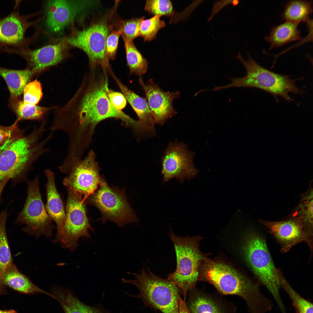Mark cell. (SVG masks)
Masks as SVG:
<instances>
[{
  "instance_id": "1",
  "label": "cell",
  "mask_w": 313,
  "mask_h": 313,
  "mask_svg": "<svg viewBox=\"0 0 313 313\" xmlns=\"http://www.w3.org/2000/svg\"><path fill=\"white\" fill-rule=\"evenodd\" d=\"M108 74L105 68H90L76 120L62 131L68 137L69 147L74 148L82 144L88 129H92L99 122L108 118L119 119L127 125L136 129L138 128V121L116 109L111 103L108 96Z\"/></svg>"
},
{
  "instance_id": "2",
  "label": "cell",
  "mask_w": 313,
  "mask_h": 313,
  "mask_svg": "<svg viewBox=\"0 0 313 313\" xmlns=\"http://www.w3.org/2000/svg\"><path fill=\"white\" fill-rule=\"evenodd\" d=\"M43 123L29 135L7 139L0 146V182L12 179L16 185L25 179L31 165L50 150L47 145L52 137L50 132L41 139L46 131Z\"/></svg>"
},
{
  "instance_id": "3",
  "label": "cell",
  "mask_w": 313,
  "mask_h": 313,
  "mask_svg": "<svg viewBox=\"0 0 313 313\" xmlns=\"http://www.w3.org/2000/svg\"><path fill=\"white\" fill-rule=\"evenodd\" d=\"M199 281L212 284L217 292L224 296H238L245 302L248 311L254 312L264 303L266 297L261 291V285L241 274L223 262L206 259L199 270Z\"/></svg>"
},
{
  "instance_id": "4",
  "label": "cell",
  "mask_w": 313,
  "mask_h": 313,
  "mask_svg": "<svg viewBox=\"0 0 313 313\" xmlns=\"http://www.w3.org/2000/svg\"><path fill=\"white\" fill-rule=\"evenodd\" d=\"M245 61L239 52L236 59L243 64L245 68L246 74L243 77L230 78L231 83L227 85L215 86L214 91L234 87H249L262 90L273 95L277 100V96L281 97L286 101L290 102L293 99L290 93L302 94L303 91L295 84L298 80L287 75L277 74L261 66L257 63L249 54Z\"/></svg>"
},
{
  "instance_id": "5",
  "label": "cell",
  "mask_w": 313,
  "mask_h": 313,
  "mask_svg": "<svg viewBox=\"0 0 313 313\" xmlns=\"http://www.w3.org/2000/svg\"><path fill=\"white\" fill-rule=\"evenodd\" d=\"M134 279H122L123 283H130L139 291L137 295L130 296L141 299L146 306L162 313H179V305L181 292L178 287L168 278L163 279L153 273L149 268L146 272L144 266L140 273L128 272Z\"/></svg>"
},
{
  "instance_id": "6",
  "label": "cell",
  "mask_w": 313,
  "mask_h": 313,
  "mask_svg": "<svg viewBox=\"0 0 313 313\" xmlns=\"http://www.w3.org/2000/svg\"><path fill=\"white\" fill-rule=\"evenodd\" d=\"M114 5L109 11L97 19L88 27L75 31L65 40L68 44L83 50L88 59L90 68L112 69L107 55L106 42L109 34L117 26L112 21L117 9Z\"/></svg>"
},
{
  "instance_id": "7",
  "label": "cell",
  "mask_w": 313,
  "mask_h": 313,
  "mask_svg": "<svg viewBox=\"0 0 313 313\" xmlns=\"http://www.w3.org/2000/svg\"><path fill=\"white\" fill-rule=\"evenodd\" d=\"M243 252L246 262L258 281L269 291L281 313L285 312L279 292L281 271L275 266L265 239L257 233H250L244 245Z\"/></svg>"
},
{
  "instance_id": "8",
  "label": "cell",
  "mask_w": 313,
  "mask_h": 313,
  "mask_svg": "<svg viewBox=\"0 0 313 313\" xmlns=\"http://www.w3.org/2000/svg\"><path fill=\"white\" fill-rule=\"evenodd\" d=\"M170 237L174 248L176 258L175 270L168 278L179 289L185 300L188 292L196 286L202 263L207 259L200 251V236L183 237L175 235L170 228Z\"/></svg>"
},
{
  "instance_id": "9",
  "label": "cell",
  "mask_w": 313,
  "mask_h": 313,
  "mask_svg": "<svg viewBox=\"0 0 313 313\" xmlns=\"http://www.w3.org/2000/svg\"><path fill=\"white\" fill-rule=\"evenodd\" d=\"M99 187L85 201L99 210L103 222L110 221L121 227L126 224L138 222L135 213L126 199L125 190L110 187L103 180Z\"/></svg>"
},
{
  "instance_id": "10",
  "label": "cell",
  "mask_w": 313,
  "mask_h": 313,
  "mask_svg": "<svg viewBox=\"0 0 313 313\" xmlns=\"http://www.w3.org/2000/svg\"><path fill=\"white\" fill-rule=\"evenodd\" d=\"M39 179L38 174L32 180L27 181V197L15 220L16 223L25 225L23 230L37 239L42 235L50 237L54 228L42 200Z\"/></svg>"
},
{
  "instance_id": "11",
  "label": "cell",
  "mask_w": 313,
  "mask_h": 313,
  "mask_svg": "<svg viewBox=\"0 0 313 313\" xmlns=\"http://www.w3.org/2000/svg\"><path fill=\"white\" fill-rule=\"evenodd\" d=\"M66 217L63 232L57 241L61 247L71 252L79 245V239L82 237L90 238L88 230L94 231L87 215L86 202L82 196L73 190L66 189Z\"/></svg>"
},
{
  "instance_id": "12",
  "label": "cell",
  "mask_w": 313,
  "mask_h": 313,
  "mask_svg": "<svg viewBox=\"0 0 313 313\" xmlns=\"http://www.w3.org/2000/svg\"><path fill=\"white\" fill-rule=\"evenodd\" d=\"M194 155L183 142H170L162 159L163 183L175 178L183 183L194 177L199 171L193 163Z\"/></svg>"
},
{
  "instance_id": "13",
  "label": "cell",
  "mask_w": 313,
  "mask_h": 313,
  "mask_svg": "<svg viewBox=\"0 0 313 313\" xmlns=\"http://www.w3.org/2000/svg\"><path fill=\"white\" fill-rule=\"evenodd\" d=\"M67 174L63 180V185L66 189L82 196L85 201L96 191L102 180L95 160V154L92 150Z\"/></svg>"
},
{
  "instance_id": "14",
  "label": "cell",
  "mask_w": 313,
  "mask_h": 313,
  "mask_svg": "<svg viewBox=\"0 0 313 313\" xmlns=\"http://www.w3.org/2000/svg\"><path fill=\"white\" fill-rule=\"evenodd\" d=\"M267 228L281 246V251L285 253L297 244L304 242L312 251V231L307 228L297 219L279 221L260 220Z\"/></svg>"
},
{
  "instance_id": "15",
  "label": "cell",
  "mask_w": 313,
  "mask_h": 313,
  "mask_svg": "<svg viewBox=\"0 0 313 313\" xmlns=\"http://www.w3.org/2000/svg\"><path fill=\"white\" fill-rule=\"evenodd\" d=\"M138 81L144 92L146 99L156 124L162 125L168 119L176 114L173 106V102L179 97L180 92H164L152 79L145 83L140 77Z\"/></svg>"
},
{
  "instance_id": "16",
  "label": "cell",
  "mask_w": 313,
  "mask_h": 313,
  "mask_svg": "<svg viewBox=\"0 0 313 313\" xmlns=\"http://www.w3.org/2000/svg\"><path fill=\"white\" fill-rule=\"evenodd\" d=\"M84 6L79 1H48L45 8L47 28L51 33H61L73 22Z\"/></svg>"
},
{
  "instance_id": "17",
  "label": "cell",
  "mask_w": 313,
  "mask_h": 313,
  "mask_svg": "<svg viewBox=\"0 0 313 313\" xmlns=\"http://www.w3.org/2000/svg\"><path fill=\"white\" fill-rule=\"evenodd\" d=\"M189 291L186 303L191 313H237L234 303L218 292H209L196 286Z\"/></svg>"
},
{
  "instance_id": "18",
  "label": "cell",
  "mask_w": 313,
  "mask_h": 313,
  "mask_svg": "<svg viewBox=\"0 0 313 313\" xmlns=\"http://www.w3.org/2000/svg\"><path fill=\"white\" fill-rule=\"evenodd\" d=\"M47 182L46 186L47 202L45 208L50 217L56 223L57 234L54 243L57 241L62 235L65 222L66 214L63 203L55 183L54 172L49 169L44 170Z\"/></svg>"
},
{
  "instance_id": "19",
  "label": "cell",
  "mask_w": 313,
  "mask_h": 313,
  "mask_svg": "<svg viewBox=\"0 0 313 313\" xmlns=\"http://www.w3.org/2000/svg\"><path fill=\"white\" fill-rule=\"evenodd\" d=\"M110 75L137 114L139 118L140 131L145 132L148 134L149 137L154 136L156 131L154 125L156 123L146 99L139 96L124 85L117 77L113 71L111 72Z\"/></svg>"
},
{
  "instance_id": "20",
  "label": "cell",
  "mask_w": 313,
  "mask_h": 313,
  "mask_svg": "<svg viewBox=\"0 0 313 313\" xmlns=\"http://www.w3.org/2000/svg\"><path fill=\"white\" fill-rule=\"evenodd\" d=\"M66 40L43 46L27 52L33 71L40 70L61 61L67 53Z\"/></svg>"
},
{
  "instance_id": "21",
  "label": "cell",
  "mask_w": 313,
  "mask_h": 313,
  "mask_svg": "<svg viewBox=\"0 0 313 313\" xmlns=\"http://www.w3.org/2000/svg\"><path fill=\"white\" fill-rule=\"evenodd\" d=\"M299 23L285 21L273 27L269 35L265 38L270 45L269 50L278 48L288 43L301 40V31L298 28Z\"/></svg>"
},
{
  "instance_id": "22",
  "label": "cell",
  "mask_w": 313,
  "mask_h": 313,
  "mask_svg": "<svg viewBox=\"0 0 313 313\" xmlns=\"http://www.w3.org/2000/svg\"><path fill=\"white\" fill-rule=\"evenodd\" d=\"M26 26L15 14H11L0 20V43L16 45L24 37Z\"/></svg>"
},
{
  "instance_id": "23",
  "label": "cell",
  "mask_w": 313,
  "mask_h": 313,
  "mask_svg": "<svg viewBox=\"0 0 313 313\" xmlns=\"http://www.w3.org/2000/svg\"><path fill=\"white\" fill-rule=\"evenodd\" d=\"M6 285L18 291L26 294L41 293L55 297L34 284L26 276L21 273L12 263L7 268L2 284Z\"/></svg>"
},
{
  "instance_id": "24",
  "label": "cell",
  "mask_w": 313,
  "mask_h": 313,
  "mask_svg": "<svg viewBox=\"0 0 313 313\" xmlns=\"http://www.w3.org/2000/svg\"><path fill=\"white\" fill-rule=\"evenodd\" d=\"M33 72L28 70H13L0 67V76L7 84L10 98H19L22 94Z\"/></svg>"
},
{
  "instance_id": "25",
  "label": "cell",
  "mask_w": 313,
  "mask_h": 313,
  "mask_svg": "<svg viewBox=\"0 0 313 313\" xmlns=\"http://www.w3.org/2000/svg\"><path fill=\"white\" fill-rule=\"evenodd\" d=\"M312 3L308 0H290L285 5L282 14V18L285 21L299 23L310 21L312 14Z\"/></svg>"
},
{
  "instance_id": "26",
  "label": "cell",
  "mask_w": 313,
  "mask_h": 313,
  "mask_svg": "<svg viewBox=\"0 0 313 313\" xmlns=\"http://www.w3.org/2000/svg\"><path fill=\"white\" fill-rule=\"evenodd\" d=\"M124 42L130 74L140 77L146 72L148 62L136 48L133 41Z\"/></svg>"
},
{
  "instance_id": "27",
  "label": "cell",
  "mask_w": 313,
  "mask_h": 313,
  "mask_svg": "<svg viewBox=\"0 0 313 313\" xmlns=\"http://www.w3.org/2000/svg\"><path fill=\"white\" fill-rule=\"evenodd\" d=\"M10 106L19 120H38L43 117L48 109L37 105L24 102L19 98H10Z\"/></svg>"
},
{
  "instance_id": "28",
  "label": "cell",
  "mask_w": 313,
  "mask_h": 313,
  "mask_svg": "<svg viewBox=\"0 0 313 313\" xmlns=\"http://www.w3.org/2000/svg\"><path fill=\"white\" fill-rule=\"evenodd\" d=\"M8 216L6 210L0 214V284L6 271L12 263V259L6 230V222Z\"/></svg>"
},
{
  "instance_id": "29",
  "label": "cell",
  "mask_w": 313,
  "mask_h": 313,
  "mask_svg": "<svg viewBox=\"0 0 313 313\" xmlns=\"http://www.w3.org/2000/svg\"><path fill=\"white\" fill-rule=\"evenodd\" d=\"M281 287L289 296L297 313H313V303L308 299L302 297L291 287L283 276L280 274Z\"/></svg>"
},
{
  "instance_id": "30",
  "label": "cell",
  "mask_w": 313,
  "mask_h": 313,
  "mask_svg": "<svg viewBox=\"0 0 313 313\" xmlns=\"http://www.w3.org/2000/svg\"><path fill=\"white\" fill-rule=\"evenodd\" d=\"M161 17L155 15L148 19H143L140 26L139 36L145 41H151L154 39L158 31L165 26V22Z\"/></svg>"
},
{
  "instance_id": "31",
  "label": "cell",
  "mask_w": 313,
  "mask_h": 313,
  "mask_svg": "<svg viewBox=\"0 0 313 313\" xmlns=\"http://www.w3.org/2000/svg\"><path fill=\"white\" fill-rule=\"evenodd\" d=\"M302 202L298 206L299 214L298 219L301 221L305 226L312 230L313 228V190L310 189L305 194Z\"/></svg>"
},
{
  "instance_id": "32",
  "label": "cell",
  "mask_w": 313,
  "mask_h": 313,
  "mask_svg": "<svg viewBox=\"0 0 313 313\" xmlns=\"http://www.w3.org/2000/svg\"><path fill=\"white\" fill-rule=\"evenodd\" d=\"M144 17L119 21L118 28L123 41H133L139 36L140 26Z\"/></svg>"
},
{
  "instance_id": "33",
  "label": "cell",
  "mask_w": 313,
  "mask_h": 313,
  "mask_svg": "<svg viewBox=\"0 0 313 313\" xmlns=\"http://www.w3.org/2000/svg\"><path fill=\"white\" fill-rule=\"evenodd\" d=\"M144 9L154 16L160 17L171 15L174 12L172 3L169 0H147Z\"/></svg>"
},
{
  "instance_id": "34",
  "label": "cell",
  "mask_w": 313,
  "mask_h": 313,
  "mask_svg": "<svg viewBox=\"0 0 313 313\" xmlns=\"http://www.w3.org/2000/svg\"><path fill=\"white\" fill-rule=\"evenodd\" d=\"M23 92L24 102L34 105L39 102L43 95L41 85L37 80L27 83Z\"/></svg>"
},
{
  "instance_id": "35",
  "label": "cell",
  "mask_w": 313,
  "mask_h": 313,
  "mask_svg": "<svg viewBox=\"0 0 313 313\" xmlns=\"http://www.w3.org/2000/svg\"><path fill=\"white\" fill-rule=\"evenodd\" d=\"M121 35V32L117 25L116 28L109 34L107 37L106 42V51L109 59L113 60L116 57L119 39Z\"/></svg>"
},
{
  "instance_id": "36",
  "label": "cell",
  "mask_w": 313,
  "mask_h": 313,
  "mask_svg": "<svg viewBox=\"0 0 313 313\" xmlns=\"http://www.w3.org/2000/svg\"><path fill=\"white\" fill-rule=\"evenodd\" d=\"M108 96L112 104L116 109L122 111L125 107L127 100L122 93L109 89Z\"/></svg>"
},
{
  "instance_id": "37",
  "label": "cell",
  "mask_w": 313,
  "mask_h": 313,
  "mask_svg": "<svg viewBox=\"0 0 313 313\" xmlns=\"http://www.w3.org/2000/svg\"><path fill=\"white\" fill-rule=\"evenodd\" d=\"M239 1L237 0L217 1L214 4L212 7L210 15L208 19V21L211 20L214 16L217 14L224 8L228 5L232 4L234 6L237 5Z\"/></svg>"
},
{
  "instance_id": "38",
  "label": "cell",
  "mask_w": 313,
  "mask_h": 313,
  "mask_svg": "<svg viewBox=\"0 0 313 313\" xmlns=\"http://www.w3.org/2000/svg\"><path fill=\"white\" fill-rule=\"evenodd\" d=\"M17 122L8 127L0 126V144L11 137L12 134L17 130Z\"/></svg>"
},
{
  "instance_id": "39",
  "label": "cell",
  "mask_w": 313,
  "mask_h": 313,
  "mask_svg": "<svg viewBox=\"0 0 313 313\" xmlns=\"http://www.w3.org/2000/svg\"><path fill=\"white\" fill-rule=\"evenodd\" d=\"M179 313H191L188 309L185 300L180 299L179 305Z\"/></svg>"
},
{
  "instance_id": "40",
  "label": "cell",
  "mask_w": 313,
  "mask_h": 313,
  "mask_svg": "<svg viewBox=\"0 0 313 313\" xmlns=\"http://www.w3.org/2000/svg\"><path fill=\"white\" fill-rule=\"evenodd\" d=\"M9 179H6L0 182V199L1 194L4 188Z\"/></svg>"
},
{
  "instance_id": "41",
  "label": "cell",
  "mask_w": 313,
  "mask_h": 313,
  "mask_svg": "<svg viewBox=\"0 0 313 313\" xmlns=\"http://www.w3.org/2000/svg\"><path fill=\"white\" fill-rule=\"evenodd\" d=\"M0 313H17L16 312L12 310L8 311H3L0 310Z\"/></svg>"
}]
</instances>
